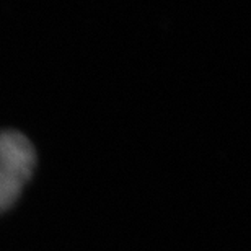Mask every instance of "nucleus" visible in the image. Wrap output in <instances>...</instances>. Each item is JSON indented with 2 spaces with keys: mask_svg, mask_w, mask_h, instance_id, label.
<instances>
[{
  "mask_svg": "<svg viewBox=\"0 0 251 251\" xmlns=\"http://www.w3.org/2000/svg\"><path fill=\"white\" fill-rule=\"evenodd\" d=\"M34 165L36 153L31 142L23 134L13 130L0 134V168L26 184L33 175Z\"/></svg>",
  "mask_w": 251,
  "mask_h": 251,
  "instance_id": "obj_1",
  "label": "nucleus"
},
{
  "mask_svg": "<svg viewBox=\"0 0 251 251\" xmlns=\"http://www.w3.org/2000/svg\"><path fill=\"white\" fill-rule=\"evenodd\" d=\"M23 186L25 184L18 181L13 175H10L3 168H0V214L5 212V210L15 204Z\"/></svg>",
  "mask_w": 251,
  "mask_h": 251,
  "instance_id": "obj_2",
  "label": "nucleus"
}]
</instances>
